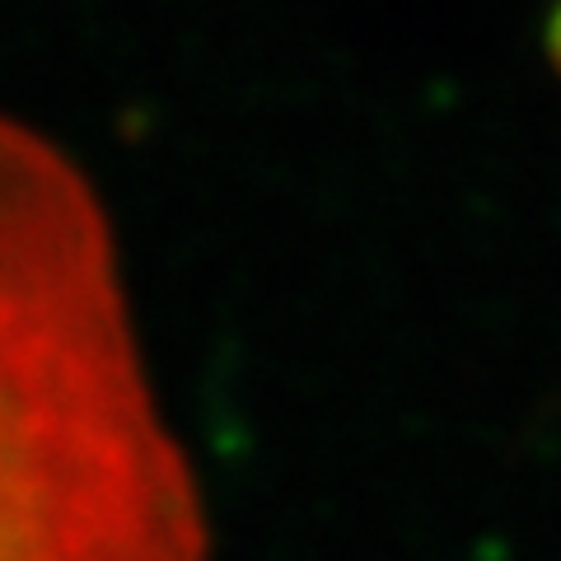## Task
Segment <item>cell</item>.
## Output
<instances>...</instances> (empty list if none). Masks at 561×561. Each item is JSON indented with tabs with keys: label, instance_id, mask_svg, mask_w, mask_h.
Here are the masks:
<instances>
[{
	"label": "cell",
	"instance_id": "6da1fadb",
	"mask_svg": "<svg viewBox=\"0 0 561 561\" xmlns=\"http://www.w3.org/2000/svg\"><path fill=\"white\" fill-rule=\"evenodd\" d=\"M0 561H206L90 183L0 117Z\"/></svg>",
	"mask_w": 561,
	"mask_h": 561
},
{
	"label": "cell",
	"instance_id": "7a4b0ae2",
	"mask_svg": "<svg viewBox=\"0 0 561 561\" xmlns=\"http://www.w3.org/2000/svg\"><path fill=\"white\" fill-rule=\"evenodd\" d=\"M542 43H548V57H552L557 76H561V0H557L552 14H548V33H542Z\"/></svg>",
	"mask_w": 561,
	"mask_h": 561
}]
</instances>
